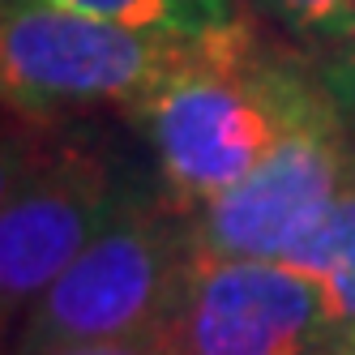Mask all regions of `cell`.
<instances>
[{"label": "cell", "mask_w": 355, "mask_h": 355, "mask_svg": "<svg viewBox=\"0 0 355 355\" xmlns=\"http://www.w3.org/2000/svg\"><path fill=\"white\" fill-rule=\"evenodd\" d=\"M321 98L325 86L266 52L244 21H232L197 35L133 120L155 150L167 201L197 214L261 167Z\"/></svg>", "instance_id": "6da1fadb"}, {"label": "cell", "mask_w": 355, "mask_h": 355, "mask_svg": "<svg viewBox=\"0 0 355 355\" xmlns=\"http://www.w3.org/2000/svg\"><path fill=\"white\" fill-rule=\"evenodd\" d=\"M193 266V218L167 197L133 193L21 317L17 355L150 334L175 317Z\"/></svg>", "instance_id": "7a4b0ae2"}, {"label": "cell", "mask_w": 355, "mask_h": 355, "mask_svg": "<svg viewBox=\"0 0 355 355\" xmlns=\"http://www.w3.org/2000/svg\"><path fill=\"white\" fill-rule=\"evenodd\" d=\"M129 197L112 159L73 124L9 116L0 189V304L9 334Z\"/></svg>", "instance_id": "3957f363"}, {"label": "cell", "mask_w": 355, "mask_h": 355, "mask_svg": "<svg viewBox=\"0 0 355 355\" xmlns=\"http://www.w3.org/2000/svg\"><path fill=\"white\" fill-rule=\"evenodd\" d=\"M193 39L141 35L73 9L31 0L5 9L0 21V82L17 120L73 124L90 112H137Z\"/></svg>", "instance_id": "277c9868"}, {"label": "cell", "mask_w": 355, "mask_h": 355, "mask_svg": "<svg viewBox=\"0 0 355 355\" xmlns=\"http://www.w3.org/2000/svg\"><path fill=\"white\" fill-rule=\"evenodd\" d=\"M355 180V141L329 94L240 184L223 189L193 218L197 257L287 261Z\"/></svg>", "instance_id": "5b68a950"}, {"label": "cell", "mask_w": 355, "mask_h": 355, "mask_svg": "<svg viewBox=\"0 0 355 355\" xmlns=\"http://www.w3.org/2000/svg\"><path fill=\"white\" fill-rule=\"evenodd\" d=\"M171 325L180 355H338L321 291L283 261L197 257Z\"/></svg>", "instance_id": "8992f818"}, {"label": "cell", "mask_w": 355, "mask_h": 355, "mask_svg": "<svg viewBox=\"0 0 355 355\" xmlns=\"http://www.w3.org/2000/svg\"><path fill=\"white\" fill-rule=\"evenodd\" d=\"M321 291L338 355H355V180L343 189L325 223L283 261Z\"/></svg>", "instance_id": "52a82bcc"}, {"label": "cell", "mask_w": 355, "mask_h": 355, "mask_svg": "<svg viewBox=\"0 0 355 355\" xmlns=\"http://www.w3.org/2000/svg\"><path fill=\"white\" fill-rule=\"evenodd\" d=\"M47 5L73 9L94 21H112L124 31L175 35V39H197L240 21L236 0H47Z\"/></svg>", "instance_id": "ba28073f"}, {"label": "cell", "mask_w": 355, "mask_h": 355, "mask_svg": "<svg viewBox=\"0 0 355 355\" xmlns=\"http://www.w3.org/2000/svg\"><path fill=\"white\" fill-rule=\"evenodd\" d=\"M266 9L283 26L321 43H338L355 31V0H266Z\"/></svg>", "instance_id": "9c48e42d"}, {"label": "cell", "mask_w": 355, "mask_h": 355, "mask_svg": "<svg viewBox=\"0 0 355 355\" xmlns=\"http://www.w3.org/2000/svg\"><path fill=\"white\" fill-rule=\"evenodd\" d=\"M321 86L355 141V31L338 43H329V56L321 64Z\"/></svg>", "instance_id": "30bf717a"}, {"label": "cell", "mask_w": 355, "mask_h": 355, "mask_svg": "<svg viewBox=\"0 0 355 355\" xmlns=\"http://www.w3.org/2000/svg\"><path fill=\"white\" fill-rule=\"evenodd\" d=\"M52 355H180L175 343V325H159L150 334L137 338H116V343H90V347H69V351H52Z\"/></svg>", "instance_id": "8fae6325"}, {"label": "cell", "mask_w": 355, "mask_h": 355, "mask_svg": "<svg viewBox=\"0 0 355 355\" xmlns=\"http://www.w3.org/2000/svg\"><path fill=\"white\" fill-rule=\"evenodd\" d=\"M17 5H31V0H0V9H17Z\"/></svg>", "instance_id": "7c38bea8"}]
</instances>
